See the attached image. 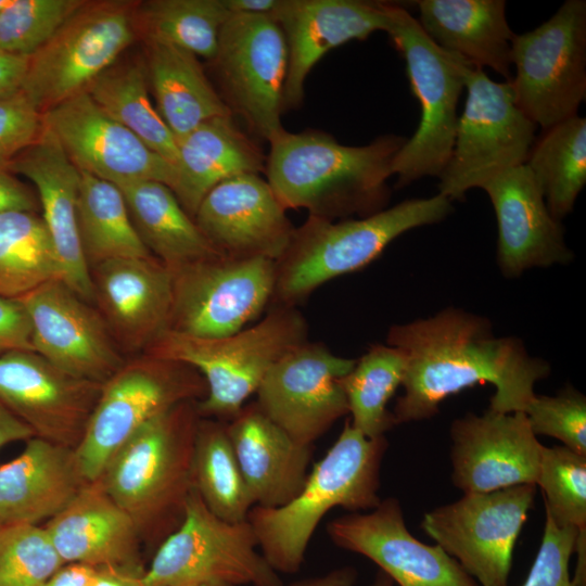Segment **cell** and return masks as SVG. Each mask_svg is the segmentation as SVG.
<instances>
[{
	"label": "cell",
	"mask_w": 586,
	"mask_h": 586,
	"mask_svg": "<svg viewBox=\"0 0 586 586\" xmlns=\"http://www.w3.org/2000/svg\"><path fill=\"white\" fill-rule=\"evenodd\" d=\"M405 368V357L398 348L374 344L341 379L351 424L366 437L384 436L396 425L386 406L403 383Z\"/></svg>",
	"instance_id": "cell-40"
},
{
	"label": "cell",
	"mask_w": 586,
	"mask_h": 586,
	"mask_svg": "<svg viewBox=\"0 0 586 586\" xmlns=\"http://www.w3.org/2000/svg\"><path fill=\"white\" fill-rule=\"evenodd\" d=\"M230 15L271 16L280 0H222Z\"/></svg>",
	"instance_id": "cell-53"
},
{
	"label": "cell",
	"mask_w": 586,
	"mask_h": 586,
	"mask_svg": "<svg viewBox=\"0 0 586 586\" xmlns=\"http://www.w3.org/2000/svg\"><path fill=\"white\" fill-rule=\"evenodd\" d=\"M453 209V202L437 193L362 218L328 220L308 215L275 262L272 301L293 306L323 283L366 267L399 235L441 222Z\"/></svg>",
	"instance_id": "cell-5"
},
{
	"label": "cell",
	"mask_w": 586,
	"mask_h": 586,
	"mask_svg": "<svg viewBox=\"0 0 586 586\" xmlns=\"http://www.w3.org/2000/svg\"><path fill=\"white\" fill-rule=\"evenodd\" d=\"M94 301L118 347L145 352L168 330L171 270L154 256L122 258L90 268Z\"/></svg>",
	"instance_id": "cell-25"
},
{
	"label": "cell",
	"mask_w": 586,
	"mask_h": 586,
	"mask_svg": "<svg viewBox=\"0 0 586 586\" xmlns=\"http://www.w3.org/2000/svg\"><path fill=\"white\" fill-rule=\"evenodd\" d=\"M18 300L30 319L34 351L63 371L103 383L126 361L98 309L62 280Z\"/></svg>",
	"instance_id": "cell-19"
},
{
	"label": "cell",
	"mask_w": 586,
	"mask_h": 586,
	"mask_svg": "<svg viewBox=\"0 0 586 586\" xmlns=\"http://www.w3.org/2000/svg\"><path fill=\"white\" fill-rule=\"evenodd\" d=\"M203 377L192 367L140 355L102 383L84 436L75 448L87 482L99 479L114 453L141 426L184 402L206 395Z\"/></svg>",
	"instance_id": "cell-8"
},
{
	"label": "cell",
	"mask_w": 586,
	"mask_h": 586,
	"mask_svg": "<svg viewBox=\"0 0 586 586\" xmlns=\"http://www.w3.org/2000/svg\"><path fill=\"white\" fill-rule=\"evenodd\" d=\"M481 189L495 212L496 259L502 276L517 278L528 269L565 265L574 258L561 221L549 212L525 164L499 173Z\"/></svg>",
	"instance_id": "cell-24"
},
{
	"label": "cell",
	"mask_w": 586,
	"mask_h": 586,
	"mask_svg": "<svg viewBox=\"0 0 586 586\" xmlns=\"http://www.w3.org/2000/svg\"><path fill=\"white\" fill-rule=\"evenodd\" d=\"M64 564L43 526H0V586H40Z\"/></svg>",
	"instance_id": "cell-43"
},
{
	"label": "cell",
	"mask_w": 586,
	"mask_h": 586,
	"mask_svg": "<svg viewBox=\"0 0 586 586\" xmlns=\"http://www.w3.org/2000/svg\"><path fill=\"white\" fill-rule=\"evenodd\" d=\"M118 188L140 240L170 270L224 256L205 238L165 183L146 180Z\"/></svg>",
	"instance_id": "cell-33"
},
{
	"label": "cell",
	"mask_w": 586,
	"mask_h": 586,
	"mask_svg": "<svg viewBox=\"0 0 586 586\" xmlns=\"http://www.w3.org/2000/svg\"><path fill=\"white\" fill-rule=\"evenodd\" d=\"M43 527L64 563L112 566L141 574L146 570L133 521L99 480L86 483Z\"/></svg>",
	"instance_id": "cell-27"
},
{
	"label": "cell",
	"mask_w": 586,
	"mask_h": 586,
	"mask_svg": "<svg viewBox=\"0 0 586 586\" xmlns=\"http://www.w3.org/2000/svg\"><path fill=\"white\" fill-rule=\"evenodd\" d=\"M194 221L221 255L278 260L295 227L266 179L244 174L215 186L200 203Z\"/></svg>",
	"instance_id": "cell-22"
},
{
	"label": "cell",
	"mask_w": 586,
	"mask_h": 586,
	"mask_svg": "<svg viewBox=\"0 0 586 586\" xmlns=\"http://www.w3.org/2000/svg\"><path fill=\"white\" fill-rule=\"evenodd\" d=\"M288 46L280 26L265 15H231L224 24L209 62L216 89L231 115L251 136L272 140L281 123L288 73Z\"/></svg>",
	"instance_id": "cell-13"
},
{
	"label": "cell",
	"mask_w": 586,
	"mask_h": 586,
	"mask_svg": "<svg viewBox=\"0 0 586 586\" xmlns=\"http://www.w3.org/2000/svg\"><path fill=\"white\" fill-rule=\"evenodd\" d=\"M138 33L212 60L220 30L231 16L222 0H149L136 5Z\"/></svg>",
	"instance_id": "cell-39"
},
{
	"label": "cell",
	"mask_w": 586,
	"mask_h": 586,
	"mask_svg": "<svg viewBox=\"0 0 586 586\" xmlns=\"http://www.w3.org/2000/svg\"><path fill=\"white\" fill-rule=\"evenodd\" d=\"M15 351H34L30 319L18 298L0 295V356Z\"/></svg>",
	"instance_id": "cell-47"
},
{
	"label": "cell",
	"mask_w": 586,
	"mask_h": 586,
	"mask_svg": "<svg viewBox=\"0 0 586 586\" xmlns=\"http://www.w3.org/2000/svg\"><path fill=\"white\" fill-rule=\"evenodd\" d=\"M418 23L443 50L474 67H488L510 81L515 34L504 0H417Z\"/></svg>",
	"instance_id": "cell-31"
},
{
	"label": "cell",
	"mask_w": 586,
	"mask_h": 586,
	"mask_svg": "<svg viewBox=\"0 0 586 586\" xmlns=\"http://www.w3.org/2000/svg\"><path fill=\"white\" fill-rule=\"evenodd\" d=\"M537 485L545 513L556 525L586 533V456L564 446H543Z\"/></svg>",
	"instance_id": "cell-41"
},
{
	"label": "cell",
	"mask_w": 586,
	"mask_h": 586,
	"mask_svg": "<svg viewBox=\"0 0 586 586\" xmlns=\"http://www.w3.org/2000/svg\"><path fill=\"white\" fill-rule=\"evenodd\" d=\"M407 138L386 133L346 145L314 129L283 130L269 141L266 180L281 205L328 220L362 218L391 198L393 161Z\"/></svg>",
	"instance_id": "cell-2"
},
{
	"label": "cell",
	"mask_w": 586,
	"mask_h": 586,
	"mask_svg": "<svg viewBox=\"0 0 586 586\" xmlns=\"http://www.w3.org/2000/svg\"><path fill=\"white\" fill-rule=\"evenodd\" d=\"M29 58L0 51V99L21 91Z\"/></svg>",
	"instance_id": "cell-49"
},
{
	"label": "cell",
	"mask_w": 586,
	"mask_h": 586,
	"mask_svg": "<svg viewBox=\"0 0 586 586\" xmlns=\"http://www.w3.org/2000/svg\"><path fill=\"white\" fill-rule=\"evenodd\" d=\"M467 98L450 157L438 176V194L461 201L469 190L525 164L537 126L517 106L509 81L497 82L470 65Z\"/></svg>",
	"instance_id": "cell-9"
},
{
	"label": "cell",
	"mask_w": 586,
	"mask_h": 586,
	"mask_svg": "<svg viewBox=\"0 0 586 586\" xmlns=\"http://www.w3.org/2000/svg\"><path fill=\"white\" fill-rule=\"evenodd\" d=\"M177 150L169 188L192 218L218 183L239 175L265 173L266 155L232 115L202 123L177 141Z\"/></svg>",
	"instance_id": "cell-30"
},
{
	"label": "cell",
	"mask_w": 586,
	"mask_h": 586,
	"mask_svg": "<svg viewBox=\"0 0 586 586\" xmlns=\"http://www.w3.org/2000/svg\"><path fill=\"white\" fill-rule=\"evenodd\" d=\"M196 586H233V585L226 584V583H220V582H211V583L200 584V585H196Z\"/></svg>",
	"instance_id": "cell-56"
},
{
	"label": "cell",
	"mask_w": 586,
	"mask_h": 586,
	"mask_svg": "<svg viewBox=\"0 0 586 586\" xmlns=\"http://www.w3.org/2000/svg\"><path fill=\"white\" fill-rule=\"evenodd\" d=\"M102 383L77 378L35 351L0 356V403L35 437L75 449L97 404Z\"/></svg>",
	"instance_id": "cell-17"
},
{
	"label": "cell",
	"mask_w": 586,
	"mask_h": 586,
	"mask_svg": "<svg viewBox=\"0 0 586 586\" xmlns=\"http://www.w3.org/2000/svg\"><path fill=\"white\" fill-rule=\"evenodd\" d=\"M42 113L22 92L0 99V158L11 160L41 133Z\"/></svg>",
	"instance_id": "cell-46"
},
{
	"label": "cell",
	"mask_w": 586,
	"mask_h": 586,
	"mask_svg": "<svg viewBox=\"0 0 586 586\" xmlns=\"http://www.w3.org/2000/svg\"><path fill=\"white\" fill-rule=\"evenodd\" d=\"M184 402L141 426L110 458L99 481L131 518L142 544L160 546L181 523L193 487L201 416Z\"/></svg>",
	"instance_id": "cell-3"
},
{
	"label": "cell",
	"mask_w": 586,
	"mask_h": 586,
	"mask_svg": "<svg viewBox=\"0 0 586 586\" xmlns=\"http://www.w3.org/2000/svg\"><path fill=\"white\" fill-rule=\"evenodd\" d=\"M386 448L384 436L368 438L347 419L292 500L276 508H251L246 520L262 555L276 572L292 574L300 570L314 532L334 507L358 512L380 504V469Z\"/></svg>",
	"instance_id": "cell-4"
},
{
	"label": "cell",
	"mask_w": 586,
	"mask_h": 586,
	"mask_svg": "<svg viewBox=\"0 0 586 586\" xmlns=\"http://www.w3.org/2000/svg\"><path fill=\"white\" fill-rule=\"evenodd\" d=\"M24 450L0 466V526L49 521L88 483L75 449L30 437Z\"/></svg>",
	"instance_id": "cell-29"
},
{
	"label": "cell",
	"mask_w": 586,
	"mask_h": 586,
	"mask_svg": "<svg viewBox=\"0 0 586 586\" xmlns=\"http://www.w3.org/2000/svg\"><path fill=\"white\" fill-rule=\"evenodd\" d=\"M84 0H0V51L30 58Z\"/></svg>",
	"instance_id": "cell-42"
},
{
	"label": "cell",
	"mask_w": 586,
	"mask_h": 586,
	"mask_svg": "<svg viewBox=\"0 0 586 586\" xmlns=\"http://www.w3.org/2000/svg\"><path fill=\"white\" fill-rule=\"evenodd\" d=\"M387 4L366 0H280L270 17L280 26L288 46L284 111L302 105L305 80L326 53L353 40H366L375 31H386Z\"/></svg>",
	"instance_id": "cell-23"
},
{
	"label": "cell",
	"mask_w": 586,
	"mask_h": 586,
	"mask_svg": "<svg viewBox=\"0 0 586 586\" xmlns=\"http://www.w3.org/2000/svg\"><path fill=\"white\" fill-rule=\"evenodd\" d=\"M93 570L81 563H65L40 586H86Z\"/></svg>",
	"instance_id": "cell-51"
},
{
	"label": "cell",
	"mask_w": 586,
	"mask_h": 586,
	"mask_svg": "<svg viewBox=\"0 0 586 586\" xmlns=\"http://www.w3.org/2000/svg\"><path fill=\"white\" fill-rule=\"evenodd\" d=\"M85 91L103 112L174 167L177 140L152 104L144 60L113 64Z\"/></svg>",
	"instance_id": "cell-35"
},
{
	"label": "cell",
	"mask_w": 586,
	"mask_h": 586,
	"mask_svg": "<svg viewBox=\"0 0 586 586\" xmlns=\"http://www.w3.org/2000/svg\"><path fill=\"white\" fill-rule=\"evenodd\" d=\"M371 510L330 521L331 540L367 557L399 586H480L442 547L423 544L410 534L397 499L381 500Z\"/></svg>",
	"instance_id": "cell-21"
},
{
	"label": "cell",
	"mask_w": 586,
	"mask_h": 586,
	"mask_svg": "<svg viewBox=\"0 0 586 586\" xmlns=\"http://www.w3.org/2000/svg\"><path fill=\"white\" fill-rule=\"evenodd\" d=\"M227 432L254 506L281 507L302 489L313 447L295 442L256 402L244 405Z\"/></svg>",
	"instance_id": "cell-28"
},
{
	"label": "cell",
	"mask_w": 586,
	"mask_h": 586,
	"mask_svg": "<svg viewBox=\"0 0 586 586\" xmlns=\"http://www.w3.org/2000/svg\"><path fill=\"white\" fill-rule=\"evenodd\" d=\"M86 586H148L144 573H135L112 566L94 568Z\"/></svg>",
	"instance_id": "cell-50"
},
{
	"label": "cell",
	"mask_w": 586,
	"mask_h": 586,
	"mask_svg": "<svg viewBox=\"0 0 586 586\" xmlns=\"http://www.w3.org/2000/svg\"><path fill=\"white\" fill-rule=\"evenodd\" d=\"M34 437L31 430L0 403V449L14 442Z\"/></svg>",
	"instance_id": "cell-52"
},
{
	"label": "cell",
	"mask_w": 586,
	"mask_h": 586,
	"mask_svg": "<svg viewBox=\"0 0 586 586\" xmlns=\"http://www.w3.org/2000/svg\"><path fill=\"white\" fill-rule=\"evenodd\" d=\"M173 273V305L167 331L195 337L233 334L262 315L272 301L275 262L216 256Z\"/></svg>",
	"instance_id": "cell-14"
},
{
	"label": "cell",
	"mask_w": 586,
	"mask_h": 586,
	"mask_svg": "<svg viewBox=\"0 0 586 586\" xmlns=\"http://www.w3.org/2000/svg\"><path fill=\"white\" fill-rule=\"evenodd\" d=\"M55 279L62 269L41 215L0 212V295L20 298Z\"/></svg>",
	"instance_id": "cell-37"
},
{
	"label": "cell",
	"mask_w": 586,
	"mask_h": 586,
	"mask_svg": "<svg viewBox=\"0 0 586 586\" xmlns=\"http://www.w3.org/2000/svg\"><path fill=\"white\" fill-rule=\"evenodd\" d=\"M394 582L382 571H380L370 586H393Z\"/></svg>",
	"instance_id": "cell-55"
},
{
	"label": "cell",
	"mask_w": 586,
	"mask_h": 586,
	"mask_svg": "<svg viewBox=\"0 0 586 586\" xmlns=\"http://www.w3.org/2000/svg\"><path fill=\"white\" fill-rule=\"evenodd\" d=\"M386 344L406 361L404 393L392 411L395 424L430 419L448 396L491 383L492 411H523L548 361L530 355L514 336H497L487 318L448 307L434 316L390 327Z\"/></svg>",
	"instance_id": "cell-1"
},
{
	"label": "cell",
	"mask_w": 586,
	"mask_h": 586,
	"mask_svg": "<svg viewBox=\"0 0 586 586\" xmlns=\"http://www.w3.org/2000/svg\"><path fill=\"white\" fill-rule=\"evenodd\" d=\"M509 84L542 130L577 115L586 98V1L566 0L546 22L514 36Z\"/></svg>",
	"instance_id": "cell-10"
},
{
	"label": "cell",
	"mask_w": 586,
	"mask_h": 586,
	"mask_svg": "<svg viewBox=\"0 0 586 586\" xmlns=\"http://www.w3.org/2000/svg\"><path fill=\"white\" fill-rule=\"evenodd\" d=\"M355 362L306 341L270 368L256 391V404L295 442L311 446L348 413L341 379Z\"/></svg>",
	"instance_id": "cell-16"
},
{
	"label": "cell",
	"mask_w": 586,
	"mask_h": 586,
	"mask_svg": "<svg viewBox=\"0 0 586 586\" xmlns=\"http://www.w3.org/2000/svg\"><path fill=\"white\" fill-rule=\"evenodd\" d=\"M144 64L155 107L177 141L211 118L231 115L195 54L146 42Z\"/></svg>",
	"instance_id": "cell-32"
},
{
	"label": "cell",
	"mask_w": 586,
	"mask_h": 586,
	"mask_svg": "<svg viewBox=\"0 0 586 586\" xmlns=\"http://www.w3.org/2000/svg\"><path fill=\"white\" fill-rule=\"evenodd\" d=\"M387 15L385 33L406 62L411 91L421 109L415 133L393 161L398 189L423 177L438 178L445 168L455 142L464 75L471 64L436 46L406 5L388 2Z\"/></svg>",
	"instance_id": "cell-7"
},
{
	"label": "cell",
	"mask_w": 586,
	"mask_h": 586,
	"mask_svg": "<svg viewBox=\"0 0 586 586\" xmlns=\"http://www.w3.org/2000/svg\"><path fill=\"white\" fill-rule=\"evenodd\" d=\"M535 493V484H522L463 494L426 512L421 527L480 586H507L515 540Z\"/></svg>",
	"instance_id": "cell-15"
},
{
	"label": "cell",
	"mask_w": 586,
	"mask_h": 586,
	"mask_svg": "<svg viewBox=\"0 0 586 586\" xmlns=\"http://www.w3.org/2000/svg\"><path fill=\"white\" fill-rule=\"evenodd\" d=\"M307 341V324L291 305L277 304L254 326L220 337L163 333L143 354L186 364L205 380L196 403L202 418L230 421L256 393L270 368Z\"/></svg>",
	"instance_id": "cell-6"
},
{
	"label": "cell",
	"mask_w": 586,
	"mask_h": 586,
	"mask_svg": "<svg viewBox=\"0 0 586 586\" xmlns=\"http://www.w3.org/2000/svg\"><path fill=\"white\" fill-rule=\"evenodd\" d=\"M77 220L89 268L113 259L153 256L133 227L122 190L84 171H80Z\"/></svg>",
	"instance_id": "cell-34"
},
{
	"label": "cell",
	"mask_w": 586,
	"mask_h": 586,
	"mask_svg": "<svg viewBox=\"0 0 586 586\" xmlns=\"http://www.w3.org/2000/svg\"><path fill=\"white\" fill-rule=\"evenodd\" d=\"M193 487L214 514L229 522L245 521L254 506L225 421L202 417L199 421Z\"/></svg>",
	"instance_id": "cell-38"
},
{
	"label": "cell",
	"mask_w": 586,
	"mask_h": 586,
	"mask_svg": "<svg viewBox=\"0 0 586 586\" xmlns=\"http://www.w3.org/2000/svg\"><path fill=\"white\" fill-rule=\"evenodd\" d=\"M356 575L355 569L345 566L323 576L301 581L289 586H354Z\"/></svg>",
	"instance_id": "cell-54"
},
{
	"label": "cell",
	"mask_w": 586,
	"mask_h": 586,
	"mask_svg": "<svg viewBox=\"0 0 586 586\" xmlns=\"http://www.w3.org/2000/svg\"><path fill=\"white\" fill-rule=\"evenodd\" d=\"M578 531L560 527L546 514L540 547L523 586H575L569 562L575 551Z\"/></svg>",
	"instance_id": "cell-45"
},
{
	"label": "cell",
	"mask_w": 586,
	"mask_h": 586,
	"mask_svg": "<svg viewBox=\"0 0 586 586\" xmlns=\"http://www.w3.org/2000/svg\"><path fill=\"white\" fill-rule=\"evenodd\" d=\"M129 1L86 3L29 58L21 91L41 113L78 94L115 64L137 30Z\"/></svg>",
	"instance_id": "cell-12"
},
{
	"label": "cell",
	"mask_w": 586,
	"mask_h": 586,
	"mask_svg": "<svg viewBox=\"0 0 586 586\" xmlns=\"http://www.w3.org/2000/svg\"><path fill=\"white\" fill-rule=\"evenodd\" d=\"M451 481L463 494L535 484L542 445L523 411L466 413L450 424Z\"/></svg>",
	"instance_id": "cell-20"
},
{
	"label": "cell",
	"mask_w": 586,
	"mask_h": 586,
	"mask_svg": "<svg viewBox=\"0 0 586 586\" xmlns=\"http://www.w3.org/2000/svg\"><path fill=\"white\" fill-rule=\"evenodd\" d=\"M251 523L214 514L193 488L180 525L156 548L144 572L148 586H282L277 572L257 552Z\"/></svg>",
	"instance_id": "cell-11"
},
{
	"label": "cell",
	"mask_w": 586,
	"mask_h": 586,
	"mask_svg": "<svg viewBox=\"0 0 586 586\" xmlns=\"http://www.w3.org/2000/svg\"><path fill=\"white\" fill-rule=\"evenodd\" d=\"M42 122L79 171L117 187L173 182V165L103 112L86 91L43 112Z\"/></svg>",
	"instance_id": "cell-18"
},
{
	"label": "cell",
	"mask_w": 586,
	"mask_h": 586,
	"mask_svg": "<svg viewBox=\"0 0 586 586\" xmlns=\"http://www.w3.org/2000/svg\"><path fill=\"white\" fill-rule=\"evenodd\" d=\"M525 165L537 181L551 215H569L586 183V118L575 115L543 130Z\"/></svg>",
	"instance_id": "cell-36"
},
{
	"label": "cell",
	"mask_w": 586,
	"mask_h": 586,
	"mask_svg": "<svg viewBox=\"0 0 586 586\" xmlns=\"http://www.w3.org/2000/svg\"><path fill=\"white\" fill-rule=\"evenodd\" d=\"M533 433L551 436L586 456V397L572 386L557 395H536L524 408Z\"/></svg>",
	"instance_id": "cell-44"
},
{
	"label": "cell",
	"mask_w": 586,
	"mask_h": 586,
	"mask_svg": "<svg viewBox=\"0 0 586 586\" xmlns=\"http://www.w3.org/2000/svg\"><path fill=\"white\" fill-rule=\"evenodd\" d=\"M10 160L0 158V212L24 211L38 213V195L10 169Z\"/></svg>",
	"instance_id": "cell-48"
},
{
	"label": "cell",
	"mask_w": 586,
	"mask_h": 586,
	"mask_svg": "<svg viewBox=\"0 0 586 586\" xmlns=\"http://www.w3.org/2000/svg\"><path fill=\"white\" fill-rule=\"evenodd\" d=\"M9 165L12 173L26 177L36 187L41 217L62 269V281L84 301L93 303V283L77 220L80 171L46 127Z\"/></svg>",
	"instance_id": "cell-26"
}]
</instances>
